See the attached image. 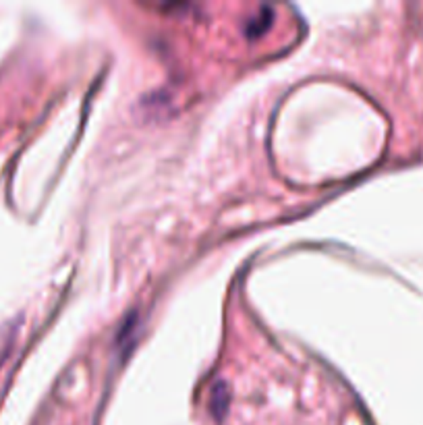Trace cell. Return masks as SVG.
<instances>
[{
	"label": "cell",
	"mask_w": 423,
	"mask_h": 425,
	"mask_svg": "<svg viewBox=\"0 0 423 425\" xmlns=\"http://www.w3.org/2000/svg\"><path fill=\"white\" fill-rule=\"evenodd\" d=\"M270 23H272V11H270L268 6H263L258 15H254V17L249 19V23L245 27V33H247L249 38H256L261 31H266V29L270 27Z\"/></svg>",
	"instance_id": "1"
}]
</instances>
